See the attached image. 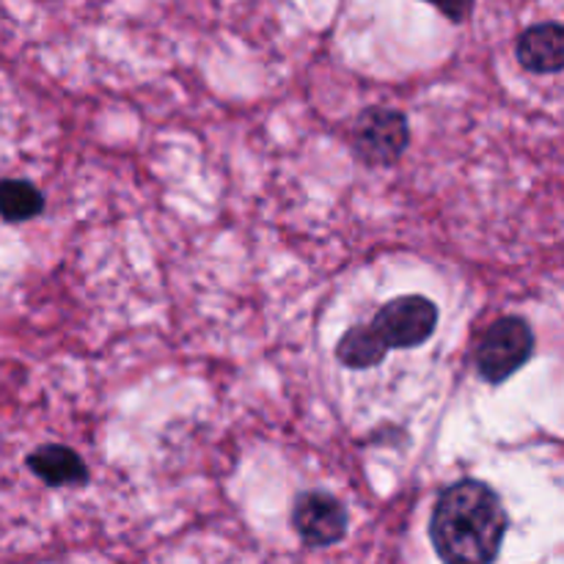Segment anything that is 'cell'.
<instances>
[{
	"mask_svg": "<svg viewBox=\"0 0 564 564\" xmlns=\"http://www.w3.org/2000/svg\"><path fill=\"white\" fill-rule=\"evenodd\" d=\"M507 523L496 490L477 479H463L438 496L430 518V540L444 564H494Z\"/></svg>",
	"mask_w": 564,
	"mask_h": 564,
	"instance_id": "obj_1",
	"label": "cell"
},
{
	"mask_svg": "<svg viewBox=\"0 0 564 564\" xmlns=\"http://www.w3.org/2000/svg\"><path fill=\"white\" fill-rule=\"evenodd\" d=\"M438 306L422 295H402L386 303L375 314L369 330L383 345V350H413L435 334Z\"/></svg>",
	"mask_w": 564,
	"mask_h": 564,
	"instance_id": "obj_2",
	"label": "cell"
},
{
	"mask_svg": "<svg viewBox=\"0 0 564 564\" xmlns=\"http://www.w3.org/2000/svg\"><path fill=\"white\" fill-rule=\"evenodd\" d=\"M534 352V334L527 319L505 317L488 328L477 347V369L488 383L510 380Z\"/></svg>",
	"mask_w": 564,
	"mask_h": 564,
	"instance_id": "obj_3",
	"label": "cell"
},
{
	"mask_svg": "<svg viewBox=\"0 0 564 564\" xmlns=\"http://www.w3.org/2000/svg\"><path fill=\"white\" fill-rule=\"evenodd\" d=\"M408 141H411L408 119L400 110L389 108L364 110L352 132V147L358 158L369 165L397 163L408 149Z\"/></svg>",
	"mask_w": 564,
	"mask_h": 564,
	"instance_id": "obj_4",
	"label": "cell"
},
{
	"mask_svg": "<svg viewBox=\"0 0 564 564\" xmlns=\"http://www.w3.org/2000/svg\"><path fill=\"white\" fill-rule=\"evenodd\" d=\"M292 527L301 534V540L314 549H325L345 538L347 512L339 499L323 490L301 494L292 507Z\"/></svg>",
	"mask_w": 564,
	"mask_h": 564,
	"instance_id": "obj_5",
	"label": "cell"
},
{
	"mask_svg": "<svg viewBox=\"0 0 564 564\" xmlns=\"http://www.w3.org/2000/svg\"><path fill=\"white\" fill-rule=\"evenodd\" d=\"M518 61L538 75H556L564 66V28L560 22H540L518 36Z\"/></svg>",
	"mask_w": 564,
	"mask_h": 564,
	"instance_id": "obj_6",
	"label": "cell"
},
{
	"mask_svg": "<svg viewBox=\"0 0 564 564\" xmlns=\"http://www.w3.org/2000/svg\"><path fill=\"white\" fill-rule=\"evenodd\" d=\"M28 468L50 488H77L88 482V468L75 449L61 444H44L28 455Z\"/></svg>",
	"mask_w": 564,
	"mask_h": 564,
	"instance_id": "obj_7",
	"label": "cell"
},
{
	"mask_svg": "<svg viewBox=\"0 0 564 564\" xmlns=\"http://www.w3.org/2000/svg\"><path fill=\"white\" fill-rule=\"evenodd\" d=\"M44 209V196L36 185L25 180L0 182V218L9 224H25Z\"/></svg>",
	"mask_w": 564,
	"mask_h": 564,
	"instance_id": "obj_8",
	"label": "cell"
},
{
	"mask_svg": "<svg viewBox=\"0 0 564 564\" xmlns=\"http://www.w3.org/2000/svg\"><path fill=\"white\" fill-rule=\"evenodd\" d=\"M336 358L350 369H369L378 367L386 358L383 345L375 339L369 325H352L336 345Z\"/></svg>",
	"mask_w": 564,
	"mask_h": 564,
	"instance_id": "obj_9",
	"label": "cell"
},
{
	"mask_svg": "<svg viewBox=\"0 0 564 564\" xmlns=\"http://www.w3.org/2000/svg\"><path fill=\"white\" fill-rule=\"evenodd\" d=\"M441 11H444L446 17H452V20H457V17L468 14V11H471V6H463V9H441Z\"/></svg>",
	"mask_w": 564,
	"mask_h": 564,
	"instance_id": "obj_10",
	"label": "cell"
}]
</instances>
